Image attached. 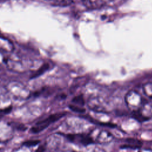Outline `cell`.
<instances>
[{"instance_id":"4","label":"cell","mask_w":152,"mask_h":152,"mask_svg":"<svg viewBox=\"0 0 152 152\" xmlns=\"http://www.w3.org/2000/svg\"><path fill=\"white\" fill-rule=\"evenodd\" d=\"M88 106L92 110H96L97 112H103L104 110H106L104 106L99 102L97 98L90 99L88 101Z\"/></svg>"},{"instance_id":"14","label":"cell","mask_w":152,"mask_h":152,"mask_svg":"<svg viewBox=\"0 0 152 152\" xmlns=\"http://www.w3.org/2000/svg\"><path fill=\"white\" fill-rule=\"evenodd\" d=\"M45 149V148L43 145H40L37 148V149L35 151V152H44Z\"/></svg>"},{"instance_id":"9","label":"cell","mask_w":152,"mask_h":152,"mask_svg":"<svg viewBox=\"0 0 152 152\" xmlns=\"http://www.w3.org/2000/svg\"><path fill=\"white\" fill-rule=\"evenodd\" d=\"M72 102L77 104H80L81 106H83L85 102L83 97L82 96H77L74 97L72 99Z\"/></svg>"},{"instance_id":"6","label":"cell","mask_w":152,"mask_h":152,"mask_svg":"<svg viewBox=\"0 0 152 152\" xmlns=\"http://www.w3.org/2000/svg\"><path fill=\"white\" fill-rule=\"evenodd\" d=\"M49 68V65L48 63L43 64L33 75L31 76V78H34L37 77H39L42 74H43L45 71H46Z\"/></svg>"},{"instance_id":"11","label":"cell","mask_w":152,"mask_h":152,"mask_svg":"<svg viewBox=\"0 0 152 152\" xmlns=\"http://www.w3.org/2000/svg\"><path fill=\"white\" fill-rule=\"evenodd\" d=\"M69 107L70 108V109L74 112H77V113H84L85 112L86 110L84 108H82L78 106L74 105V104H71L69 106Z\"/></svg>"},{"instance_id":"1","label":"cell","mask_w":152,"mask_h":152,"mask_svg":"<svg viewBox=\"0 0 152 152\" xmlns=\"http://www.w3.org/2000/svg\"><path fill=\"white\" fill-rule=\"evenodd\" d=\"M65 115L66 112H60L51 115L47 118L37 122L34 126L31 127L30 129V132L33 134L39 133L46 128L50 124L59 120Z\"/></svg>"},{"instance_id":"3","label":"cell","mask_w":152,"mask_h":152,"mask_svg":"<svg viewBox=\"0 0 152 152\" xmlns=\"http://www.w3.org/2000/svg\"><path fill=\"white\" fill-rule=\"evenodd\" d=\"M13 49L14 46L8 39L0 37V50L9 52L12 51Z\"/></svg>"},{"instance_id":"12","label":"cell","mask_w":152,"mask_h":152,"mask_svg":"<svg viewBox=\"0 0 152 152\" xmlns=\"http://www.w3.org/2000/svg\"><path fill=\"white\" fill-rule=\"evenodd\" d=\"M134 117L137 119L138 121L142 122V121H146L147 119H148V118H147L145 116H144L142 115H141V113H140V112H134Z\"/></svg>"},{"instance_id":"13","label":"cell","mask_w":152,"mask_h":152,"mask_svg":"<svg viewBox=\"0 0 152 152\" xmlns=\"http://www.w3.org/2000/svg\"><path fill=\"white\" fill-rule=\"evenodd\" d=\"M11 109H12V107H8L4 109H0V118L2 117L4 115L10 112L11 110Z\"/></svg>"},{"instance_id":"7","label":"cell","mask_w":152,"mask_h":152,"mask_svg":"<svg viewBox=\"0 0 152 152\" xmlns=\"http://www.w3.org/2000/svg\"><path fill=\"white\" fill-rule=\"evenodd\" d=\"M143 91L145 94L150 98H152V83H147L143 86Z\"/></svg>"},{"instance_id":"2","label":"cell","mask_w":152,"mask_h":152,"mask_svg":"<svg viewBox=\"0 0 152 152\" xmlns=\"http://www.w3.org/2000/svg\"><path fill=\"white\" fill-rule=\"evenodd\" d=\"M125 102L127 106L134 112H139L143 104V99L140 94L134 90L129 91L125 96Z\"/></svg>"},{"instance_id":"10","label":"cell","mask_w":152,"mask_h":152,"mask_svg":"<svg viewBox=\"0 0 152 152\" xmlns=\"http://www.w3.org/2000/svg\"><path fill=\"white\" fill-rule=\"evenodd\" d=\"M40 142V140H27L24 141L23 143V145L24 146L27 147H32V146H35L39 144Z\"/></svg>"},{"instance_id":"5","label":"cell","mask_w":152,"mask_h":152,"mask_svg":"<svg viewBox=\"0 0 152 152\" xmlns=\"http://www.w3.org/2000/svg\"><path fill=\"white\" fill-rule=\"evenodd\" d=\"M83 3L87 8L90 9L99 8L106 4V2L103 1H83Z\"/></svg>"},{"instance_id":"8","label":"cell","mask_w":152,"mask_h":152,"mask_svg":"<svg viewBox=\"0 0 152 152\" xmlns=\"http://www.w3.org/2000/svg\"><path fill=\"white\" fill-rule=\"evenodd\" d=\"M74 1H57L52 4L53 6H59V7H65L71 5Z\"/></svg>"}]
</instances>
